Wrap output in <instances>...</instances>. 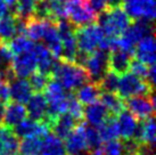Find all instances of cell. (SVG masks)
<instances>
[{
	"instance_id": "obj_36",
	"label": "cell",
	"mask_w": 156,
	"mask_h": 155,
	"mask_svg": "<svg viewBox=\"0 0 156 155\" xmlns=\"http://www.w3.org/2000/svg\"><path fill=\"white\" fill-rule=\"evenodd\" d=\"M39 0H18L17 1V14L16 16L29 20L33 16L34 8Z\"/></svg>"
},
{
	"instance_id": "obj_2",
	"label": "cell",
	"mask_w": 156,
	"mask_h": 155,
	"mask_svg": "<svg viewBox=\"0 0 156 155\" xmlns=\"http://www.w3.org/2000/svg\"><path fill=\"white\" fill-rule=\"evenodd\" d=\"M51 78L56 79L67 91H75L80 86L89 81L88 74L83 67L62 59L58 60Z\"/></svg>"
},
{
	"instance_id": "obj_45",
	"label": "cell",
	"mask_w": 156,
	"mask_h": 155,
	"mask_svg": "<svg viewBox=\"0 0 156 155\" xmlns=\"http://www.w3.org/2000/svg\"><path fill=\"white\" fill-rule=\"evenodd\" d=\"M5 110H6V104L0 102V124L2 123V120H4Z\"/></svg>"
},
{
	"instance_id": "obj_15",
	"label": "cell",
	"mask_w": 156,
	"mask_h": 155,
	"mask_svg": "<svg viewBox=\"0 0 156 155\" xmlns=\"http://www.w3.org/2000/svg\"><path fill=\"white\" fill-rule=\"evenodd\" d=\"M8 88L9 98L15 103L25 104L33 94L29 80H26L24 78L15 77L12 81L8 82Z\"/></svg>"
},
{
	"instance_id": "obj_48",
	"label": "cell",
	"mask_w": 156,
	"mask_h": 155,
	"mask_svg": "<svg viewBox=\"0 0 156 155\" xmlns=\"http://www.w3.org/2000/svg\"><path fill=\"white\" fill-rule=\"evenodd\" d=\"M16 155H17V154H16Z\"/></svg>"
},
{
	"instance_id": "obj_28",
	"label": "cell",
	"mask_w": 156,
	"mask_h": 155,
	"mask_svg": "<svg viewBox=\"0 0 156 155\" xmlns=\"http://www.w3.org/2000/svg\"><path fill=\"white\" fill-rule=\"evenodd\" d=\"M98 132L103 142H107L111 139H116L120 138L119 129H117V123L115 116L109 115L106 121H104L100 125H98Z\"/></svg>"
},
{
	"instance_id": "obj_22",
	"label": "cell",
	"mask_w": 156,
	"mask_h": 155,
	"mask_svg": "<svg viewBox=\"0 0 156 155\" xmlns=\"http://www.w3.org/2000/svg\"><path fill=\"white\" fill-rule=\"evenodd\" d=\"M27 115L26 108L23 104L15 103V102H9L6 104V110H5L4 115V127L7 128H13L14 125L20 123L22 120H24Z\"/></svg>"
},
{
	"instance_id": "obj_38",
	"label": "cell",
	"mask_w": 156,
	"mask_h": 155,
	"mask_svg": "<svg viewBox=\"0 0 156 155\" xmlns=\"http://www.w3.org/2000/svg\"><path fill=\"white\" fill-rule=\"evenodd\" d=\"M148 66H149V65H146L145 63L140 62V60L137 59V58H134V59H131L129 70L131 71V73H133L134 75H137V77H139L140 79H143V80L146 81Z\"/></svg>"
},
{
	"instance_id": "obj_17",
	"label": "cell",
	"mask_w": 156,
	"mask_h": 155,
	"mask_svg": "<svg viewBox=\"0 0 156 155\" xmlns=\"http://www.w3.org/2000/svg\"><path fill=\"white\" fill-rule=\"evenodd\" d=\"M117 129L119 135L122 139H130L133 138V135L136 132V129L138 127V119L128 110H123L121 113H119L116 116Z\"/></svg>"
},
{
	"instance_id": "obj_6",
	"label": "cell",
	"mask_w": 156,
	"mask_h": 155,
	"mask_svg": "<svg viewBox=\"0 0 156 155\" xmlns=\"http://www.w3.org/2000/svg\"><path fill=\"white\" fill-rule=\"evenodd\" d=\"M104 37L105 34L103 30L95 23L75 29V38L78 42V48L88 54L95 52Z\"/></svg>"
},
{
	"instance_id": "obj_8",
	"label": "cell",
	"mask_w": 156,
	"mask_h": 155,
	"mask_svg": "<svg viewBox=\"0 0 156 155\" xmlns=\"http://www.w3.org/2000/svg\"><path fill=\"white\" fill-rule=\"evenodd\" d=\"M124 106L130 111L138 120H145L154 115L155 99L154 95H137L123 99Z\"/></svg>"
},
{
	"instance_id": "obj_9",
	"label": "cell",
	"mask_w": 156,
	"mask_h": 155,
	"mask_svg": "<svg viewBox=\"0 0 156 155\" xmlns=\"http://www.w3.org/2000/svg\"><path fill=\"white\" fill-rule=\"evenodd\" d=\"M124 12L131 20H147L154 21L155 18V0H124Z\"/></svg>"
},
{
	"instance_id": "obj_42",
	"label": "cell",
	"mask_w": 156,
	"mask_h": 155,
	"mask_svg": "<svg viewBox=\"0 0 156 155\" xmlns=\"http://www.w3.org/2000/svg\"><path fill=\"white\" fill-rule=\"evenodd\" d=\"M5 4L7 5L9 10V14L13 15V16H16L17 14V1L18 0H4Z\"/></svg>"
},
{
	"instance_id": "obj_18",
	"label": "cell",
	"mask_w": 156,
	"mask_h": 155,
	"mask_svg": "<svg viewBox=\"0 0 156 155\" xmlns=\"http://www.w3.org/2000/svg\"><path fill=\"white\" fill-rule=\"evenodd\" d=\"M26 113L30 119L38 122H42L47 114V100L42 92L32 94L26 102Z\"/></svg>"
},
{
	"instance_id": "obj_30",
	"label": "cell",
	"mask_w": 156,
	"mask_h": 155,
	"mask_svg": "<svg viewBox=\"0 0 156 155\" xmlns=\"http://www.w3.org/2000/svg\"><path fill=\"white\" fill-rule=\"evenodd\" d=\"M6 45L8 46L9 50L13 55H18L22 52H31L34 46V42L26 35H16Z\"/></svg>"
},
{
	"instance_id": "obj_20",
	"label": "cell",
	"mask_w": 156,
	"mask_h": 155,
	"mask_svg": "<svg viewBox=\"0 0 156 155\" xmlns=\"http://www.w3.org/2000/svg\"><path fill=\"white\" fill-rule=\"evenodd\" d=\"M109 115L111 114L108 113L107 108L101 104V102H98V100L88 104L83 108V119L94 127L100 125L104 121H106Z\"/></svg>"
},
{
	"instance_id": "obj_32",
	"label": "cell",
	"mask_w": 156,
	"mask_h": 155,
	"mask_svg": "<svg viewBox=\"0 0 156 155\" xmlns=\"http://www.w3.org/2000/svg\"><path fill=\"white\" fill-rule=\"evenodd\" d=\"M84 136H86V142H87V151L91 152L95 151L101 146V138L99 136V132L96 127L90 124H87L84 122Z\"/></svg>"
},
{
	"instance_id": "obj_44",
	"label": "cell",
	"mask_w": 156,
	"mask_h": 155,
	"mask_svg": "<svg viewBox=\"0 0 156 155\" xmlns=\"http://www.w3.org/2000/svg\"><path fill=\"white\" fill-rule=\"evenodd\" d=\"M7 15H10L8 10V7H7V5L5 4L4 0H0V18L5 17V16H7Z\"/></svg>"
},
{
	"instance_id": "obj_25",
	"label": "cell",
	"mask_w": 156,
	"mask_h": 155,
	"mask_svg": "<svg viewBox=\"0 0 156 155\" xmlns=\"http://www.w3.org/2000/svg\"><path fill=\"white\" fill-rule=\"evenodd\" d=\"M13 54L6 43L0 42V81L8 83L16 77L12 69Z\"/></svg>"
},
{
	"instance_id": "obj_26",
	"label": "cell",
	"mask_w": 156,
	"mask_h": 155,
	"mask_svg": "<svg viewBox=\"0 0 156 155\" xmlns=\"http://www.w3.org/2000/svg\"><path fill=\"white\" fill-rule=\"evenodd\" d=\"M100 92H101V90L97 83L88 81L86 83H83L82 86L79 87L74 94L82 105H88V104H91L94 102H97L99 99Z\"/></svg>"
},
{
	"instance_id": "obj_43",
	"label": "cell",
	"mask_w": 156,
	"mask_h": 155,
	"mask_svg": "<svg viewBox=\"0 0 156 155\" xmlns=\"http://www.w3.org/2000/svg\"><path fill=\"white\" fill-rule=\"evenodd\" d=\"M107 2V8H116V7H122L124 0H106Z\"/></svg>"
},
{
	"instance_id": "obj_4",
	"label": "cell",
	"mask_w": 156,
	"mask_h": 155,
	"mask_svg": "<svg viewBox=\"0 0 156 155\" xmlns=\"http://www.w3.org/2000/svg\"><path fill=\"white\" fill-rule=\"evenodd\" d=\"M116 94L122 99L129 98L137 95H154V88L151 87L147 82L134 75L131 72H126L119 78Z\"/></svg>"
},
{
	"instance_id": "obj_40",
	"label": "cell",
	"mask_w": 156,
	"mask_h": 155,
	"mask_svg": "<svg viewBox=\"0 0 156 155\" xmlns=\"http://www.w3.org/2000/svg\"><path fill=\"white\" fill-rule=\"evenodd\" d=\"M9 88L8 83L5 81H0V102L7 104L9 103Z\"/></svg>"
},
{
	"instance_id": "obj_27",
	"label": "cell",
	"mask_w": 156,
	"mask_h": 155,
	"mask_svg": "<svg viewBox=\"0 0 156 155\" xmlns=\"http://www.w3.org/2000/svg\"><path fill=\"white\" fill-rule=\"evenodd\" d=\"M99 102H101V104L107 108L109 114L113 116H116L119 113H121L126 108L124 100L116 92L101 91L99 96Z\"/></svg>"
},
{
	"instance_id": "obj_33",
	"label": "cell",
	"mask_w": 156,
	"mask_h": 155,
	"mask_svg": "<svg viewBox=\"0 0 156 155\" xmlns=\"http://www.w3.org/2000/svg\"><path fill=\"white\" fill-rule=\"evenodd\" d=\"M69 112L79 121H83V105L78 100L74 91L67 92V110Z\"/></svg>"
},
{
	"instance_id": "obj_29",
	"label": "cell",
	"mask_w": 156,
	"mask_h": 155,
	"mask_svg": "<svg viewBox=\"0 0 156 155\" xmlns=\"http://www.w3.org/2000/svg\"><path fill=\"white\" fill-rule=\"evenodd\" d=\"M41 142H42V137L40 136L22 138V142H20L18 146L20 155H39Z\"/></svg>"
},
{
	"instance_id": "obj_19",
	"label": "cell",
	"mask_w": 156,
	"mask_h": 155,
	"mask_svg": "<svg viewBox=\"0 0 156 155\" xmlns=\"http://www.w3.org/2000/svg\"><path fill=\"white\" fill-rule=\"evenodd\" d=\"M81 122L82 121L76 120L69 112H64L62 113L61 115L57 116V119L55 120L54 124L50 128V131H52V134H55L57 137H59L61 139L64 140L69 135V132L73 131L75 129V127Z\"/></svg>"
},
{
	"instance_id": "obj_39",
	"label": "cell",
	"mask_w": 156,
	"mask_h": 155,
	"mask_svg": "<svg viewBox=\"0 0 156 155\" xmlns=\"http://www.w3.org/2000/svg\"><path fill=\"white\" fill-rule=\"evenodd\" d=\"M88 7L97 15L107 9V2L106 0H84Z\"/></svg>"
},
{
	"instance_id": "obj_14",
	"label": "cell",
	"mask_w": 156,
	"mask_h": 155,
	"mask_svg": "<svg viewBox=\"0 0 156 155\" xmlns=\"http://www.w3.org/2000/svg\"><path fill=\"white\" fill-rule=\"evenodd\" d=\"M12 130L17 138H26L31 136L44 137V135H47L50 131L49 128L47 125H44L42 122H38L32 119H26V117L16 125H14Z\"/></svg>"
},
{
	"instance_id": "obj_13",
	"label": "cell",
	"mask_w": 156,
	"mask_h": 155,
	"mask_svg": "<svg viewBox=\"0 0 156 155\" xmlns=\"http://www.w3.org/2000/svg\"><path fill=\"white\" fill-rule=\"evenodd\" d=\"M66 155H76L87 151V142L84 136V121L79 123L73 131L64 139Z\"/></svg>"
},
{
	"instance_id": "obj_34",
	"label": "cell",
	"mask_w": 156,
	"mask_h": 155,
	"mask_svg": "<svg viewBox=\"0 0 156 155\" xmlns=\"http://www.w3.org/2000/svg\"><path fill=\"white\" fill-rule=\"evenodd\" d=\"M119 78L120 75L115 73L114 71L109 70L105 77L101 79V81L98 83L101 91H111V92H116L117 85H119Z\"/></svg>"
},
{
	"instance_id": "obj_7",
	"label": "cell",
	"mask_w": 156,
	"mask_h": 155,
	"mask_svg": "<svg viewBox=\"0 0 156 155\" xmlns=\"http://www.w3.org/2000/svg\"><path fill=\"white\" fill-rule=\"evenodd\" d=\"M66 12L69 22L75 27H82L96 23V15L91 10L84 0H67Z\"/></svg>"
},
{
	"instance_id": "obj_47",
	"label": "cell",
	"mask_w": 156,
	"mask_h": 155,
	"mask_svg": "<svg viewBox=\"0 0 156 155\" xmlns=\"http://www.w3.org/2000/svg\"><path fill=\"white\" fill-rule=\"evenodd\" d=\"M0 129H1V127H0Z\"/></svg>"
},
{
	"instance_id": "obj_24",
	"label": "cell",
	"mask_w": 156,
	"mask_h": 155,
	"mask_svg": "<svg viewBox=\"0 0 156 155\" xmlns=\"http://www.w3.org/2000/svg\"><path fill=\"white\" fill-rule=\"evenodd\" d=\"M131 59H132V56L121 49L112 50V52H109L108 55L109 70H112L119 75H121L129 71Z\"/></svg>"
},
{
	"instance_id": "obj_41",
	"label": "cell",
	"mask_w": 156,
	"mask_h": 155,
	"mask_svg": "<svg viewBox=\"0 0 156 155\" xmlns=\"http://www.w3.org/2000/svg\"><path fill=\"white\" fill-rule=\"evenodd\" d=\"M156 81V70H155V64L149 65L148 66V72H147V77H146V82L151 87L154 88V85H155Z\"/></svg>"
},
{
	"instance_id": "obj_11",
	"label": "cell",
	"mask_w": 156,
	"mask_h": 155,
	"mask_svg": "<svg viewBox=\"0 0 156 155\" xmlns=\"http://www.w3.org/2000/svg\"><path fill=\"white\" fill-rule=\"evenodd\" d=\"M12 69L17 78H29L37 70V60L31 52L14 55L12 60Z\"/></svg>"
},
{
	"instance_id": "obj_31",
	"label": "cell",
	"mask_w": 156,
	"mask_h": 155,
	"mask_svg": "<svg viewBox=\"0 0 156 155\" xmlns=\"http://www.w3.org/2000/svg\"><path fill=\"white\" fill-rule=\"evenodd\" d=\"M15 35V17L13 15H7L0 18V42L8 43Z\"/></svg>"
},
{
	"instance_id": "obj_5",
	"label": "cell",
	"mask_w": 156,
	"mask_h": 155,
	"mask_svg": "<svg viewBox=\"0 0 156 155\" xmlns=\"http://www.w3.org/2000/svg\"><path fill=\"white\" fill-rule=\"evenodd\" d=\"M108 52L101 49H96L95 52L89 54L88 60L84 65V70L88 74L89 81L94 83H99L105 74L109 71L108 66Z\"/></svg>"
},
{
	"instance_id": "obj_35",
	"label": "cell",
	"mask_w": 156,
	"mask_h": 155,
	"mask_svg": "<svg viewBox=\"0 0 156 155\" xmlns=\"http://www.w3.org/2000/svg\"><path fill=\"white\" fill-rule=\"evenodd\" d=\"M29 78H30L29 83H30L31 88L34 92H42L47 86L49 79H50V77L41 73L39 71H34Z\"/></svg>"
},
{
	"instance_id": "obj_21",
	"label": "cell",
	"mask_w": 156,
	"mask_h": 155,
	"mask_svg": "<svg viewBox=\"0 0 156 155\" xmlns=\"http://www.w3.org/2000/svg\"><path fill=\"white\" fill-rule=\"evenodd\" d=\"M20 138L13 132L12 128L4 127L0 129V155H16L18 153Z\"/></svg>"
},
{
	"instance_id": "obj_23",
	"label": "cell",
	"mask_w": 156,
	"mask_h": 155,
	"mask_svg": "<svg viewBox=\"0 0 156 155\" xmlns=\"http://www.w3.org/2000/svg\"><path fill=\"white\" fill-rule=\"evenodd\" d=\"M39 155H66L63 139L49 131L42 137Z\"/></svg>"
},
{
	"instance_id": "obj_3",
	"label": "cell",
	"mask_w": 156,
	"mask_h": 155,
	"mask_svg": "<svg viewBox=\"0 0 156 155\" xmlns=\"http://www.w3.org/2000/svg\"><path fill=\"white\" fill-rule=\"evenodd\" d=\"M154 33V24L152 21L147 20H136L131 23L119 38V49L128 52L129 55H133L137 43L148 34Z\"/></svg>"
},
{
	"instance_id": "obj_46",
	"label": "cell",
	"mask_w": 156,
	"mask_h": 155,
	"mask_svg": "<svg viewBox=\"0 0 156 155\" xmlns=\"http://www.w3.org/2000/svg\"><path fill=\"white\" fill-rule=\"evenodd\" d=\"M76 155H90V154H89L88 151H84V152H82V153H79V154H76Z\"/></svg>"
},
{
	"instance_id": "obj_10",
	"label": "cell",
	"mask_w": 156,
	"mask_h": 155,
	"mask_svg": "<svg viewBox=\"0 0 156 155\" xmlns=\"http://www.w3.org/2000/svg\"><path fill=\"white\" fill-rule=\"evenodd\" d=\"M32 52L37 60V69L39 72L51 78L52 72L56 67L59 58L52 55V52L48 49L44 43H37L32 48Z\"/></svg>"
},
{
	"instance_id": "obj_12",
	"label": "cell",
	"mask_w": 156,
	"mask_h": 155,
	"mask_svg": "<svg viewBox=\"0 0 156 155\" xmlns=\"http://www.w3.org/2000/svg\"><path fill=\"white\" fill-rule=\"evenodd\" d=\"M41 41L46 47L52 52V55L61 59L62 55V42L57 31L56 22L51 20H44V32L41 37Z\"/></svg>"
},
{
	"instance_id": "obj_1",
	"label": "cell",
	"mask_w": 156,
	"mask_h": 155,
	"mask_svg": "<svg viewBox=\"0 0 156 155\" xmlns=\"http://www.w3.org/2000/svg\"><path fill=\"white\" fill-rule=\"evenodd\" d=\"M131 20L128 14L121 8H107L101 13L97 14L96 23L103 30L104 34L111 39L120 38V35L131 24Z\"/></svg>"
},
{
	"instance_id": "obj_16",
	"label": "cell",
	"mask_w": 156,
	"mask_h": 155,
	"mask_svg": "<svg viewBox=\"0 0 156 155\" xmlns=\"http://www.w3.org/2000/svg\"><path fill=\"white\" fill-rule=\"evenodd\" d=\"M155 39L154 33L144 37L136 46L134 55L137 59L145 63L146 65L155 64Z\"/></svg>"
},
{
	"instance_id": "obj_37",
	"label": "cell",
	"mask_w": 156,
	"mask_h": 155,
	"mask_svg": "<svg viewBox=\"0 0 156 155\" xmlns=\"http://www.w3.org/2000/svg\"><path fill=\"white\" fill-rule=\"evenodd\" d=\"M103 155H124L123 142L120 139H111L101 145Z\"/></svg>"
}]
</instances>
